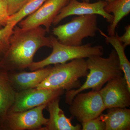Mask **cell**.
<instances>
[{"instance_id": "obj_25", "label": "cell", "mask_w": 130, "mask_h": 130, "mask_svg": "<svg viewBox=\"0 0 130 130\" xmlns=\"http://www.w3.org/2000/svg\"><path fill=\"white\" fill-rule=\"evenodd\" d=\"M82 1H83V2H90V0H82Z\"/></svg>"}, {"instance_id": "obj_1", "label": "cell", "mask_w": 130, "mask_h": 130, "mask_svg": "<svg viewBox=\"0 0 130 130\" xmlns=\"http://www.w3.org/2000/svg\"><path fill=\"white\" fill-rule=\"evenodd\" d=\"M46 32L41 26L24 29L15 26L9 48L0 61V67L7 72L28 68L38 50L44 47L52 48L51 37L46 36Z\"/></svg>"}, {"instance_id": "obj_7", "label": "cell", "mask_w": 130, "mask_h": 130, "mask_svg": "<svg viewBox=\"0 0 130 130\" xmlns=\"http://www.w3.org/2000/svg\"><path fill=\"white\" fill-rule=\"evenodd\" d=\"M70 106V113L81 123L99 117L106 109L99 91L78 93Z\"/></svg>"}, {"instance_id": "obj_16", "label": "cell", "mask_w": 130, "mask_h": 130, "mask_svg": "<svg viewBox=\"0 0 130 130\" xmlns=\"http://www.w3.org/2000/svg\"><path fill=\"white\" fill-rule=\"evenodd\" d=\"M105 11L113 13L112 22L108 26L107 31L108 36H114L115 30L119 23L130 12V0H114L108 3L105 7Z\"/></svg>"}, {"instance_id": "obj_14", "label": "cell", "mask_w": 130, "mask_h": 130, "mask_svg": "<svg viewBox=\"0 0 130 130\" xmlns=\"http://www.w3.org/2000/svg\"><path fill=\"white\" fill-rule=\"evenodd\" d=\"M8 72L0 67V130L17 92L9 82Z\"/></svg>"}, {"instance_id": "obj_11", "label": "cell", "mask_w": 130, "mask_h": 130, "mask_svg": "<svg viewBox=\"0 0 130 130\" xmlns=\"http://www.w3.org/2000/svg\"><path fill=\"white\" fill-rule=\"evenodd\" d=\"M107 2L103 0H100L97 2H79L77 0H71L68 4L60 10L59 14L53 21V24L56 26L63 20L68 16L77 15L97 14L101 15L111 23L113 20V15L105 11V7Z\"/></svg>"}, {"instance_id": "obj_12", "label": "cell", "mask_w": 130, "mask_h": 130, "mask_svg": "<svg viewBox=\"0 0 130 130\" xmlns=\"http://www.w3.org/2000/svg\"><path fill=\"white\" fill-rule=\"evenodd\" d=\"M52 68L48 66L30 72L23 70L8 72V79L17 92L36 88L48 76Z\"/></svg>"}, {"instance_id": "obj_15", "label": "cell", "mask_w": 130, "mask_h": 130, "mask_svg": "<svg viewBox=\"0 0 130 130\" xmlns=\"http://www.w3.org/2000/svg\"><path fill=\"white\" fill-rule=\"evenodd\" d=\"M106 114L99 116L105 123V130H129L130 109L126 108H109Z\"/></svg>"}, {"instance_id": "obj_13", "label": "cell", "mask_w": 130, "mask_h": 130, "mask_svg": "<svg viewBox=\"0 0 130 130\" xmlns=\"http://www.w3.org/2000/svg\"><path fill=\"white\" fill-rule=\"evenodd\" d=\"M60 96L56 97L49 102L47 105V110L50 114L47 124L42 130H80V125H73L72 117L67 118L60 107Z\"/></svg>"}, {"instance_id": "obj_19", "label": "cell", "mask_w": 130, "mask_h": 130, "mask_svg": "<svg viewBox=\"0 0 130 130\" xmlns=\"http://www.w3.org/2000/svg\"><path fill=\"white\" fill-rule=\"evenodd\" d=\"M14 27L8 23L3 28H0V61L9 48L10 37Z\"/></svg>"}, {"instance_id": "obj_5", "label": "cell", "mask_w": 130, "mask_h": 130, "mask_svg": "<svg viewBox=\"0 0 130 130\" xmlns=\"http://www.w3.org/2000/svg\"><path fill=\"white\" fill-rule=\"evenodd\" d=\"M99 29L97 14H88L74 17L70 22L53 28L52 31L60 43L78 46L86 38L95 36Z\"/></svg>"}, {"instance_id": "obj_24", "label": "cell", "mask_w": 130, "mask_h": 130, "mask_svg": "<svg viewBox=\"0 0 130 130\" xmlns=\"http://www.w3.org/2000/svg\"><path fill=\"white\" fill-rule=\"evenodd\" d=\"M97 1H100V0H97ZM103 1H105L106 2H107V3H109L113 1L114 0H103Z\"/></svg>"}, {"instance_id": "obj_3", "label": "cell", "mask_w": 130, "mask_h": 130, "mask_svg": "<svg viewBox=\"0 0 130 130\" xmlns=\"http://www.w3.org/2000/svg\"><path fill=\"white\" fill-rule=\"evenodd\" d=\"M89 73L85 59H76L52 67L50 73L36 88L61 89L68 91L81 86L79 79Z\"/></svg>"}, {"instance_id": "obj_10", "label": "cell", "mask_w": 130, "mask_h": 130, "mask_svg": "<svg viewBox=\"0 0 130 130\" xmlns=\"http://www.w3.org/2000/svg\"><path fill=\"white\" fill-rule=\"evenodd\" d=\"M99 92L106 109L130 106V89L124 76L109 80Z\"/></svg>"}, {"instance_id": "obj_4", "label": "cell", "mask_w": 130, "mask_h": 130, "mask_svg": "<svg viewBox=\"0 0 130 130\" xmlns=\"http://www.w3.org/2000/svg\"><path fill=\"white\" fill-rule=\"evenodd\" d=\"M53 51L46 58L33 62L28 67L30 71L43 68L47 66L66 63L76 59H85L94 56H102L103 48L101 45L93 46L91 43L73 46L62 44L56 38L50 36Z\"/></svg>"}, {"instance_id": "obj_9", "label": "cell", "mask_w": 130, "mask_h": 130, "mask_svg": "<svg viewBox=\"0 0 130 130\" xmlns=\"http://www.w3.org/2000/svg\"><path fill=\"white\" fill-rule=\"evenodd\" d=\"M71 0H46L39 8L19 23V26L24 29L43 26L47 32L55 17L60 10Z\"/></svg>"}, {"instance_id": "obj_20", "label": "cell", "mask_w": 130, "mask_h": 130, "mask_svg": "<svg viewBox=\"0 0 130 130\" xmlns=\"http://www.w3.org/2000/svg\"><path fill=\"white\" fill-rule=\"evenodd\" d=\"M82 130H105L106 126L104 122L101 120L100 117L82 122Z\"/></svg>"}, {"instance_id": "obj_26", "label": "cell", "mask_w": 130, "mask_h": 130, "mask_svg": "<svg viewBox=\"0 0 130 130\" xmlns=\"http://www.w3.org/2000/svg\"><path fill=\"white\" fill-rule=\"evenodd\" d=\"M1 26H0V27H1Z\"/></svg>"}, {"instance_id": "obj_23", "label": "cell", "mask_w": 130, "mask_h": 130, "mask_svg": "<svg viewBox=\"0 0 130 130\" xmlns=\"http://www.w3.org/2000/svg\"><path fill=\"white\" fill-rule=\"evenodd\" d=\"M125 28V32L121 36H119V39L123 43L124 47L126 48L130 45V25H129L127 26Z\"/></svg>"}, {"instance_id": "obj_6", "label": "cell", "mask_w": 130, "mask_h": 130, "mask_svg": "<svg viewBox=\"0 0 130 130\" xmlns=\"http://www.w3.org/2000/svg\"><path fill=\"white\" fill-rule=\"evenodd\" d=\"M47 105L23 111L8 113L1 130H42L48 122V119L44 118L43 113Z\"/></svg>"}, {"instance_id": "obj_21", "label": "cell", "mask_w": 130, "mask_h": 130, "mask_svg": "<svg viewBox=\"0 0 130 130\" xmlns=\"http://www.w3.org/2000/svg\"><path fill=\"white\" fill-rule=\"evenodd\" d=\"M30 0H6L7 3L8 14L12 16L18 12Z\"/></svg>"}, {"instance_id": "obj_2", "label": "cell", "mask_w": 130, "mask_h": 130, "mask_svg": "<svg viewBox=\"0 0 130 130\" xmlns=\"http://www.w3.org/2000/svg\"><path fill=\"white\" fill-rule=\"evenodd\" d=\"M86 62L89 73L86 81L78 88L66 91L65 93V102L69 105L78 93L89 89L100 90L109 80L124 76L117 53L114 49L112 50L108 58L92 56L87 58Z\"/></svg>"}, {"instance_id": "obj_18", "label": "cell", "mask_w": 130, "mask_h": 130, "mask_svg": "<svg viewBox=\"0 0 130 130\" xmlns=\"http://www.w3.org/2000/svg\"><path fill=\"white\" fill-rule=\"evenodd\" d=\"M46 0H30L18 12L9 16L8 23L15 26L26 17L39 8Z\"/></svg>"}, {"instance_id": "obj_8", "label": "cell", "mask_w": 130, "mask_h": 130, "mask_svg": "<svg viewBox=\"0 0 130 130\" xmlns=\"http://www.w3.org/2000/svg\"><path fill=\"white\" fill-rule=\"evenodd\" d=\"M64 91L61 89L32 88L17 92L14 103L8 113L26 111L47 104L51 100L62 95Z\"/></svg>"}, {"instance_id": "obj_17", "label": "cell", "mask_w": 130, "mask_h": 130, "mask_svg": "<svg viewBox=\"0 0 130 130\" xmlns=\"http://www.w3.org/2000/svg\"><path fill=\"white\" fill-rule=\"evenodd\" d=\"M98 30L101 35L105 38L107 44H111L117 53L124 77L126 80L128 88L130 89V63L125 53V48L119 40L118 32H115L114 36H109L105 34L101 30L99 29Z\"/></svg>"}, {"instance_id": "obj_22", "label": "cell", "mask_w": 130, "mask_h": 130, "mask_svg": "<svg viewBox=\"0 0 130 130\" xmlns=\"http://www.w3.org/2000/svg\"><path fill=\"white\" fill-rule=\"evenodd\" d=\"M7 3L6 0H0V26L7 24L9 18Z\"/></svg>"}]
</instances>
